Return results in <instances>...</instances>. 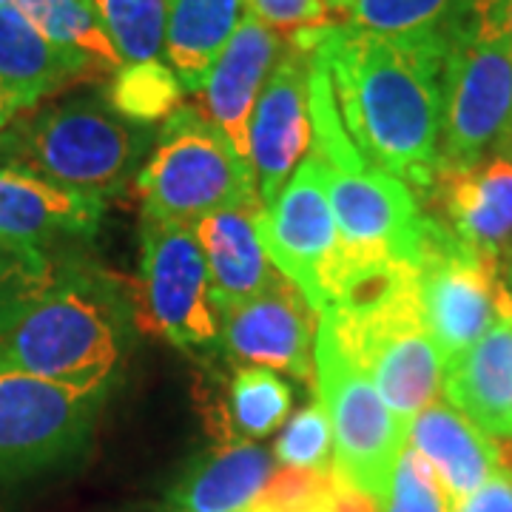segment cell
I'll return each instance as SVG.
<instances>
[{"instance_id": "cell-5", "label": "cell", "mask_w": 512, "mask_h": 512, "mask_svg": "<svg viewBox=\"0 0 512 512\" xmlns=\"http://www.w3.org/2000/svg\"><path fill=\"white\" fill-rule=\"evenodd\" d=\"M313 370V390L333 433V476L384 507L410 430L393 416L367 367L325 316H319Z\"/></svg>"}, {"instance_id": "cell-10", "label": "cell", "mask_w": 512, "mask_h": 512, "mask_svg": "<svg viewBox=\"0 0 512 512\" xmlns=\"http://www.w3.org/2000/svg\"><path fill=\"white\" fill-rule=\"evenodd\" d=\"M131 288L137 322L146 333L183 350L214 348L222 339V313L191 228L143 222L140 274Z\"/></svg>"}, {"instance_id": "cell-27", "label": "cell", "mask_w": 512, "mask_h": 512, "mask_svg": "<svg viewBox=\"0 0 512 512\" xmlns=\"http://www.w3.org/2000/svg\"><path fill=\"white\" fill-rule=\"evenodd\" d=\"M183 83L163 60L123 63L111 74L106 100L128 123L148 126L168 120L183 106Z\"/></svg>"}, {"instance_id": "cell-6", "label": "cell", "mask_w": 512, "mask_h": 512, "mask_svg": "<svg viewBox=\"0 0 512 512\" xmlns=\"http://www.w3.org/2000/svg\"><path fill=\"white\" fill-rule=\"evenodd\" d=\"M319 316H325L359 356L387 407L407 430L427 404L439 399L444 359L424 322L416 265L399 271L365 305L330 308Z\"/></svg>"}, {"instance_id": "cell-23", "label": "cell", "mask_w": 512, "mask_h": 512, "mask_svg": "<svg viewBox=\"0 0 512 512\" xmlns=\"http://www.w3.org/2000/svg\"><path fill=\"white\" fill-rule=\"evenodd\" d=\"M242 18L245 0H168L163 52L185 92L200 94Z\"/></svg>"}, {"instance_id": "cell-15", "label": "cell", "mask_w": 512, "mask_h": 512, "mask_svg": "<svg viewBox=\"0 0 512 512\" xmlns=\"http://www.w3.org/2000/svg\"><path fill=\"white\" fill-rule=\"evenodd\" d=\"M427 217L476 254L504 262L512 248V157L487 154L467 168L439 171L424 197Z\"/></svg>"}, {"instance_id": "cell-28", "label": "cell", "mask_w": 512, "mask_h": 512, "mask_svg": "<svg viewBox=\"0 0 512 512\" xmlns=\"http://www.w3.org/2000/svg\"><path fill=\"white\" fill-rule=\"evenodd\" d=\"M66 274L46 251L0 239V333L55 291Z\"/></svg>"}, {"instance_id": "cell-17", "label": "cell", "mask_w": 512, "mask_h": 512, "mask_svg": "<svg viewBox=\"0 0 512 512\" xmlns=\"http://www.w3.org/2000/svg\"><path fill=\"white\" fill-rule=\"evenodd\" d=\"M100 220L103 200L18 165H0V239L43 251L63 239H92Z\"/></svg>"}, {"instance_id": "cell-36", "label": "cell", "mask_w": 512, "mask_h": 512, "mask_svg": "<svg viewBox=\"0 0 512 512\" xmlns=\"http://www.w3.org/2000/svg\"><path fill=\"white\" fill-rule=\"evenodd\" d=\"M18 117H20L18 103H15L9 94L3 92V86H0V131H6V128L12 126Z\"/></svg>"}, {"instance_id": "cell-30", "label": "cell", "mask_w": 512, "mask_h": 512, "mask_svg": "<svg viewBox=\"0 0 512 512\" xmlns=\"http://www.w3.org/2000/svg\"><path fill=\"white\" fill-rule=\"evenodd\" d=\"M336 495L339 478L333 470L279 464L248 512H336Z\"/></svg>"}, {"instance_id": "cell-29", "label": "cell", "mask_w": 512, "mask_h": 512, "mask_svg": "<svg viewBox=\"0 0 512 512\" xmlns=\"http://www.w3.org/2000/svg\"><path fill=\"white\" fill-rule=\"evenodd\" d=\"M123 63L160 60L168 0H89Z\"/></svg>"}, {"instance_id": "cell-12", "label": "cell", "mask_w": 512, "mask_h": 512, "mask_svg": "<svg viewBox=\"0 0 512 512\" xmlns=\"http://www.w3.org/2000/svg\"><path fill=\"white\" fill-rule=\"evenodd\" d=\"M512 120V46L464 29L444 72L439 171L481 163Z\"/></svg>"}, {"instance_id": "cell-18", "label": "cell", "mask_w": 512, "mask_h": 512, "mask_svg": "<svg viewBox=\"0 0 512 512\" xmlns=\"http://www.w3.org/2000/svg\"><path fill=\"white\" fill-rule=\"evenodd\" d=\"M92 57L57 46L15 9L0 6V86L20 111L37 109L46 97L80 83L109 80Z\"/></svg>"}, {"instance_id": "cell-20", "label": "cell", "mask_w": 512, "mask_h": 512, "mask_svg": "<svg viewBox=\"0 0 512 512\" xmlns=\"http://www.w3.org/2000/svg\"><path fill=\"white\" fill-rule=\"evenodd\" d=\"M262 211L265 208L251 205L225 208L194 225V237L208 265L211 296L220 313L268 291L279 276L259 237Z\"/></svg>"}, {"instance_id": "cell-14", "label": "cell", "mask_w": 512, "mask_h": 512, "mask_svg": "<svg viewBox=\"0 0 512 512\" xmlns=\"http://www.w3.org/2000/svg\"><path fill=\"white\" fill-rule=\"evenodd\" d=\"M316 333L319 313L282 274L268 291L222 313V345L234 359L282 370L305 384H316Z\"/></svg>"}, {"instance_id": "cell-19", "label": "cell", "mask_w": 512, "mask_h": 512, "mask_svg": "<svg viewBox=\"0 0 512 512\" xmlns=\"http://www.w3.org/2000/svg\"><path fill=\"white\" fill-rule=\"evenodd\" d=\"M407 447L427 458L453 507L476 493L481 484H487L498 470H504L498 441L441 399L427 404L410 421Z\"/></svg>"}, {"instance_id": "cell-1", "label": "cell", "mask_w": 512, "mask_h": 512, "mask_svg": "<svg viewBox=\"0 0 512 512\" xmlns=\"http://www.w3.org/2000/svg\"><path fill=\"white\" fill-rule=\"evenodd\" d=\"M328 69L350 140L424 200L439 177L444 72L453 37L373 35L328 23L293 37Z\"/></svg>"}, {"instance_id": "cell-8", "label": "cell", "mask_w": 512, "mask_h": 512, "mask_svg": "<svg viewBox=\"0 0 512 512\" xmlns=\"http://www.w3.org/2000/svg\"><path fill=\"white\" fill-rule=\"evenodd\" d=\"M103 402L106 387L0 373V490L83 456Z\"/></svg>"}, {"instance_id": "cell-4", "label": "cell", "mask_w": 512, "mask_h": 512, "mask_svg": "<svg viewBox=\"0 0 512 512\" xmlns=\"http://www.w3.org/2000/svg\"><path fill=\"white\" fill-rule=\"evenodd\" d=\"M143 222L194 228L225 208H265L254 165L245 163L200 109L180 106L163 120L148 163L137 174Z\"/></svg>"}, {"instance_id": "cell-25", "label": "cell", "mask_w": 512, "mask_h": 512, "mask_svg": "<svg viewBox=\"0 0 512 512\" xmlns=\"http://www.w3.org/2000/svg\"><path fill=\"white\" fill-rule=\"evenodd\" d=\"M291 413V387L268 367H239L228 384V407L217 413L220 441L265 439Z\"/></svg>"}, {"instance_id": "cell-35", "label": "cell", "mask_w": 512, "mask_h": 512, "mask_svg": "<svg viewBox=\"0 0 512 512\" xmlns=\"http://www.w3.org/2000/svg\"><path fill=\"white\" fill-rule=\"evenodd\" d=\"M456 512H512V473L498 470L476 493L467 495Z\"/></svg>"}, {"instance_id": "cell-11", "label": "cell", "mask_w": 512, "mask_h": 512, "mask_svg": "<svg viewBox=\"0 0 512 512\" xmlns=\"http://www.w3.org/2000/svg\"><path fill=\"white\" fill-rule=\"evenodd\" d=\"M259 237L274 268L293 282L316 313L333 305L345 248L325 188L322 163L308 154L259 217Z\"/></svg>"}, {"instance_id": "cell-26", "label": "cell", "mask_w": 512, "mask_h": 512, "mask_svg": "<svg viewBox=\"0 0 512 512\" xmlns=\"http://www.w3.org/2000/svg\"><path fill=\"white\" fill-rule=\"evenodd\" d=\"M0 6L15 9L40 35L57 46L92 57L111 74L123 66L89 0H0Z\"/></svg>"}, {"instance_id": "cell-16", "label": "cell", "mask_w": 512, "mask_h": 512, "mask_svg": "<svg viewBox=\"0 0 512 512\" xmlns=\"http://www.w3.org/2000/svg\"><path fill=\"white\" fill-rule=\"evenodd\" d=\"M288 40L268 23L245 12L237 32L225 43L220 57L200 89L197 109L220 128L245 163H251V114L276 60L285 52Z\"/></svg>"}, {"instance_id": "cell-33", "label": "cell", "mask_w": 512, "mask_h": 512, "mask_svg": "<svg viewBox=\"0 0 512 512\" xmlns=\"http://www.w3.org/2000/svg\"><path fill=\"white\" fill-rule=\"evenodd\" d=\"M245 6L251 15L268 23L285 40L308 35L313 29L333 23L325 0H245Z\"/></svg>"}, {"instance_id": "cell-7", "label": "cell", "mask_w": 512, "mask_h": 512, "mask_svg": "<svg viewBox=\"0 0 512 512\" xmlns=\"http://www.w3.org/2000/svg\"><path fill=\"white\" fill-rule=\"evenodd\" d=\"M117 362L114 316L103 293L77 271L0 333V373L109 387Z\"/></svg>"}, {"instance_id": "cell-31", "label": "cell", "mask_w": 512, "mask_h": 512, "mask_svg": "<svg viewBox=\"0 0 512 512\" xmlns=\"http://www.w3.org/2000/svg\"><path fill=\"white\" fill-rule=\"evenodd\" d=\"M276 461L282 467H305V470H333V433L325 407L313 399L293 416L274 447Z\"/></svg>"}, {"instance_id": "cell-2", "label": "cell", "mask_w": 512, "mask_h": 512, "mask_svg": "<svg viewBox=\"0 0 512 512\" xmlns=\"http://www.w3.org/2000/svg\"><path fill=\"white\" fill-rule=\"evenodd\" d=\"M311 126V154L325 171L330 208L345 248L342 276L370 265H416L424 234L419 200L402 180L370 163L350 140L328 69L316 55L311 66Z\"/></svg>"}, {"instance_id": "cell-3", "label": "cell", "mask_w": 512, "mask_h": 512, "mask_svg": "<svg viewBox=\"0 0 512 512\" xmlns=\"http://www.w3.org/2000/svg\"><path fill=\"white\" fill-rule=\"evenodd\" d=\"M146 151L143 126L128 123L97 94L35 109L0 131V157L9 165L97 200L123 194Z\"/></svg>"}, {"instance_id": "cell-21", "label": "cell", "mask_w": 512, "mask_h": 512, "mask_svg": "<svg viewBox=\"0 0 512 512\" xmlns=\"http://www.w3.org/2000/svg\"><path fill=\"white\" fill-rule=\"evenodd\" d=\"M274 473L268 450L248 439L217 441L168 490L165 512H248Z\"/></svg>"}, {"instance_id": "cell-22", "label": "cell", "mask_w": 512, "mask_h": 512, "mask_svg": "<svg viewBox=\"0 0 512 512\" xmlns=\"http://www.w3.org/2000/svg\"><path fill=\"white\" fill-rule=\"evenodd\" d=\"M444 396L490 436L512 439V322H498L444 367Z\"/></svg>"}, {"instance_id": "cell-9", "label": "cell", "mask_w": 512, "mask_h": 512, "mask_svg": "<svg viewBox=\"0 0 512 512\" xmlns=\"http://www.w3.org/2000/svg\"><path fill=\"white\" fill-rule=\"evenodd\" d=\"M421 311L444 367L498 322H512V285L501 262L467 248L444 225L424 214L416 259Z\"/></svg>"}, {"instance_id": "cell-24", "label": "cell", "mask_w": 512, "mask_h": 512, "mask_svg": "<svg viewBox=\"0 0 512 512\" xmlns=\"http://www.w3.org/2000/svg\"><path fill=\"white\" fill-rule=\"evenodd\" d=\"M473 9V0H336L333 23L373 35H439L456 37Z\"/></svg>"}, {"instance_id": "cell-32", "label": "cell", "mask_w": 512, "mask_h": 512, "mask_svg": "<svg viewBox=\"0 0 512 512\" xmlns=\"http://www.w3.org/2000/svg\"><path fill=\"white\" fill-rule=\"evenodd\" d=\"M384 512H456V507L427 458L407 447L396 464Z\"/></svg>"}, {"instance_id": "cell-37", "label": "cell", "mask_w": 512, "mask_h": 512, "mask_svg": "<svg viewBox=\"0 0 512 512\" xmlns=\"http://www.w3.org/2000/svg\"><path fill=\"white\" fill-rule=\"evenodd\" d=\"M501 271H504V276L510 279V285H512V248H510V254H507V259L501 262Z\"/></svg>"}, {"instance_id": "cell-34", "label": "cell", "mask_w": 512, "mask_h": 512, "mask_svg": "<svg viewBox=\"0 0 512 512\" xmlns=\"http://www.w3.org/2000/svg\"><path fill=\"white\" fill-rule=\"evenodd\" d=\"M464 29L484 37H504L512 46V0H473V9L458 32Z\"/></svg>"}, {"instance_id": "cell-13", "label": "cell", "mask_w": 512, "mask_h": 512, "mask_svg": "<svg viewBox=\"0 0 512 512\" xmlns=\"http://www.w3.org/2000/svg\"><path fill=\"white\" fill-rule=\"evenodd\" d=\"M311 49L291 43L276 60L251 114V165L259 200L271 205L311 151Z\"/></svg>"}]
</instances>
